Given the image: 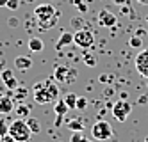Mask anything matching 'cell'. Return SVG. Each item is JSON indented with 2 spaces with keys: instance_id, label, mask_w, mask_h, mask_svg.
<instances>
[{
  "instance_id": "obj_1",
  "label": "cell",
  "mask_w": 148,
  "mask_h": 142,
  "mask_svg": "<svg viewBox=\"0 0 148 142\" xmlns=\"http://www.w3.org/2000/svg\"><path fill=\"white\" fill-rule=\"evenodd\" d=\"M32 16H34V20H38L39 27L43 29V30L52 29V27L57 23V20H59V13L54 9V5H52V4H41V5H38L34 9Z\"/></svg>"
},
{
  "instance_id": "obj_2",
  "label": "cell",
  "mask_w": 148,
  "mask_h": 142,
  "mask_svg": "<svg viewBox=\"0 0 148 142\" xmlns=\"http://www.w3.org/2000/svg\"><path fill=\"white\" fill-rule=\"evenodd\" d=\"M9 135L13 137L14 142H29L32 132H30V128L27 126V121L18 117L9 124Z\"/></svg>"
},
{
  "instance_id": "obj_3",
  "label": "cell",
  "mask_w": 148,
  "mask_h": 142,
  "mask_svg": "<svg viewBox=\"0 0 148 142\" xmlns=\"http://www.w3.org/2000/svg\"><path fill=\"white\" fill-rule=\"evenodd\" d=\"M73 45L82 48V50H88L95 45V36H93V32L88 30V29H80L77 30L75 34H73Z\"/></svg>"
},
{
  "instance_id": "obj_4",
  "label": "cell",
  "mask_w": 148,
  "mask_h": 142,
  "mask_svg": "<svg viewBox=\"0 0 148 142\" xmlns=\"http://www.w3.org/2000/svg\"><path fill=\"white\" fill-rule=\"evenodd\" d=\"M32 94H34V101H36L38 105H48V103L54 101V98H52V94H50L48 89H47L45 80L34 84V87H32Z\"/></svg>"
},
{
  "instance_id": "obj_5",
  "label": "cell",
  "mask_w": 148,
  "mask_h": 142,
  "mask_svg": "<svg viewBox=\"0 0 148 142\" xmlns=\"http://www.w3.org/2000/svg\"><path fill=\"white\" fill-rule=\"evenodd\" d=\"M91 135L95 140H107L112 137V126L107 121H97L91 126Z\"/></svg>"
},
{
  "instance_id": "obj_6",
  "label": "cell",
  "mask_w": 148,
  "mask_h": 142,
  "mask_svg": "<svg viewBox=\"0 0 148 142\" xmlns=\"http://www.w3.org/2000/svg\"><path fill=\"white\" fill-rule=\"evenodd\" d=\"M132 112V105L127 101V100H118L114 105H112V116L118 123H123L127 121V117H129V114Z\"/></svg>"
},
{
  "instance_id": "obj_7",
  "label": "cell",
  "mask_w": 148,
  "mask_h": 142,
  "mask_svg": "<svg viewBox=\"0 0 148 142\" xmlns=\"http://www.w3.org/2000/svg\"><path fill=\"white\" fill-rule=\"evenodd\" d=\"M77 78V71L71 69V68H66V66H57L56 71H54V80L57 84H71L73 80Z\"/></svg>"
},
{
  "instance_id": "obj_8",
  "label": "cell",
  "mask_w": 148,
  "mask_h": 142,
  "mask_svg": "<svg viewBox=\"0 0 148 142\" xmlns=\"http://www.w3.org/2000/svg\"><path fill=\"white\" fill-rule=\"evenodd\" d=\"M134 64H136L137 73L141 76H145V78H148V48H145V50H141L137 53Z\"/></svg>"
},
{
  "instance_id": "obj_9",
  "label": "cell",
  "mask_w": 148,
  "mask_h": 142,
  "mask_svg": "<svg viewBox=\"0 0 148 142\" xmlns=\"http://www.w3.org/2000/svg\"><path fill=\"white\" fill-rule=\"evenodd\" d=\"M97 21H98V25H100V27L111 29V27H114V25H116V21H118V18H116V14L112 13V11H109V9H102L100 13H98V18H97Z\"/></svg>"
},
{
  "instance_id": "obj_10",
  "label": "cell",
  "mask_w": 148,
  "mask_h": 142,
  "mask_svg": "<svg viewBox=\"0 0 148 142\" xmlns=\"http://www.w3.org/2000/svg\"><path fill=\"white\" fill-rule=\"evenodd\" d=\"M14 110L13 96H0V114H11Z\"/></svg>"
},
{
  "instance_id": "obj_11",
  "label": "cell",
  "mask_w": 148,
  "mask_h": 142,
  "mask_svg": "<svg viewBox=\"0 0 148 142\" xmlns=\"http://www.w3.org/2000/svg\"><path fill=\"white\" fill-rule=\"evenodd\" d=\"M14 66L16 69H22V71H27L32 68V59H30L29 55H18L14 59Z\"/></svg>"
},
{
  "instance_id": "obj_12",
  "label": "cell",
  "mask_w": 148,
  "mask_h": 142,
  "mask_svg": "<svg viewBox=\"0 0 148 142\" xmlns=\"http://www.w3.org/2000/svg\"><path fill=\"white\" fill-rule=\"evenodd\" d=\"M68 45H73V34H71V32H62V34L59 36V39H57L56 48L57 50H62V48L68 46Z\"/></svg>"
},
{
  "instance_id": "obj_13",
  "label": "cell",
  "mask_w": 148,
  "mask_h": 142,
  "mask_svg": "<svg viewBox=\"0 0 148 142\" xmlns=\"http://www.w3.org/2000/svg\"><path fill=\"white\" fill-rule=\"evenodd\" d=\"M45 84H47L48 92L52 94V98H54V101H56V100H59V85H57V82H56L54 78H47V80H45Z\"/></svg>"
},
{
  "instance_id": "obj_14",
  "label": "cell",
  "mask_w": 148,
  "mask_h": 142,
  "mask_svg": "<svg viewBox=\"0 0 148 142\" xmlns=\"http://www.w3.org/2000/svg\"><path fill=\"white\" fill-rule=\"evenodd\" d=\"M68 110H70V108H68V105L64 103L62 98L56 100V103H54V112H56V116H66Z\"/></svg>"
},
{
  "instance_id": "obj_15",
  "label": "cell",
  "mask_w": 148,
  "mask_h": 142,
  "mask_svg": "<svg viewBox=\"0 0 148 142\" xmlns=\"http://www.w3.org/2000/svg\"><path fill=\"white\" fill-rule=\"evenodd\" d=\"M43 41H41L39 37H30L29 39V50L30 52H41V50H43Z\"/></svg>"
},
{
  "instance_id": "obj_16",
  "label": "cell",
  "mask_w": 148,
  "mask_h": 142,
  "mask_svg": "<svg viewBox=\"0 0 148 142\" xmlns=\"http://www.w3.org/2000/svg\"><path fill=\"white\" fill-rule=\"evenodd\" d=\"M64 103L68 105V108L71 110V108H77V100H79V96L75 94V92H68V94H64Z\"/></svg>"
},
{
  "instance_id": "obj_17",
  "label": "cell",
  "mask_w": 148,
  "mask_h": 142,
  "mask_svg": "<svg viewBox=\"0 0 148 142\" xmlns=\"http://www.w3.org/2000/svg\"><path fill=\"white\" fill-rule=\"evenodd\" d=\"M16 114H18V117H20V119L29 117V114H30V107H29V105H25V103H20V105L16 107Z\"/></svg>"
},
{
  "instance_id": "obj_18",
  "label": "cell",
  "mask_w": 148,
  "mask_h": 142,
  "mask_svg": "<svg viewBox=\"0 0 148 142\" xmlns=\"http://www.w3.org/2000/svg\"><path fill=\"white\" fill-rule=\"evenodd\" d=\"M27 126L30 128V132H32V133H39L41 132V124H39L38 119H34V117H29L27 119Z\"/></svg>"
},
{
  "instance_id": "obj_19",
  "label": "cell",
  "mask_w": 148,
  "mask_h": 142,
  "mask_svg": "<svg viewBox=\"0 0 148 142\" xmlns=\"http://www.w3.org/2000/svg\"><path fill=\"white\" fill-rule=\"evenodd\" d=\"M68 128L71 132H82V128H84L82 119H71V121H68Z\"/></svg>"
},
{
  "instance_id": "obj_20",
  "label": "cell",
  "mask_w": 148,
  "mask_h": 142,
  "mask_svg": "<svg viewBox=\"0 0 148 142\" xmlns=\"http://www.w3.org/2000/svg\"><path fill=\"white\" fill-rule=\"evenodd\" d=\"M27 94H29V91H27V89H23V87H18V89H14L13 100H16V101H22V103H23V100L27 98Z\"/></svg>"
},
{
  "instance_id": "obj_21",
  "label": "cell",
  "mask_w": 148,
  "mask_h": 142,
  "mask_svg": "<svg viewBox=\"0 0 148 142\" xmlns=\"http://www.w3.org/2000/svg\"><path fill=\"white\" fill-rule=\"evenodd\" d=\"M86 140H88V139L84 137L82 132H73L71 137H70V142H86Z\"/></svg>"
},
{
  "instance_id": "obj_22",
  "label": "cell",
  "mask_w": 148,
  "mask_h": 142,
  "mask_svg": "<svg viewBox=\"0 0 148 142\" xmlns=\"http://www.w3.org/2000/svg\"><path fill=\"white\" fill-rule=\"evenodd\" d=\"M9 133V124L5 123V119H0V137H5Z\"/></svg>"
},
{
  "instance_id": "obj_23",
  "label": "cell",
  "mask_w": 148,
  "mask_h": 142,
  "mask_svg": "<svg viewBox=\"0 0 148 142\" xmlns=\"http://www.w3.org/2000/svg\"><path fill=\"white\" fill-rule=\"evenodd\" d=\"M13 76H14V75H13V71L9 69V68H7V69H2V71H0V78H2V82H7L9 78H13Z\"/></svg>"
},
{
  "instance_id": "obj_24",
  "label": "cell",
  "mask_w": 148,
  "mask_h": 142,
  "mask_svg": "<svg viewBox=\"0 0 148 142\" xmlns=\"http://www.w3.org/2000/svg\"><path fill=\"white\" fill-rule=\"evenodd\" d=\"M86 107H88V98L79 96V100H77V110H84Z\"/></svg>"
},
{
  "instance_id": "obj_25",
  "label": "cell",
  "mask_w": 148,
  "mask_h": 142,
  "mask_svg": "<svg viewBox=\"0 0 148 142\" xmlns=\"http://www.w3.org/2000/svg\"><path fill=\"white\" fill-rule=\"evenodd\" d=\"M4 84H5V87H7V89H11V91L18 89V80L14 78V76H13V78H9L7 82H4Z\"/></svg>"
},
{
  "instance_id": "obj_26",
  "label": "cell",
  "mask_w": 148,
  "mask_h": 142,
  "mask_svg": "<svg viewBox=\"0 0 148 142\" xmlns=\"http://www.w3.org/2000/svg\"><path fill=\"white\" fill-rule=\"evenodd\" d=\"M129 45L132 46V48H141V37H137V36H134V37H130V41H129Z\"/></svg>"
},
{
  "instance_id": "obj_27",
  "label": "cell",
  "mask_w": 148,
  "mask_h": 142,
  "mask_svg": "<svg viewBox=\"0 0 148 142\" xmlns=\"http://www.w3.org/2000/svg\"><path fill=\"white\" fill-rule=\"evenodd\" d=\"M7 9H11V11H16L20 7V0H7Z\"/></svg>"
},
{
  "instance_id": "obj_28",
  "label": "cell",
  "mask_w": 148,
  "mask_h": 142,
  "mask_svg": "<svg viewBox=\"0 0 148 142\" xmlns=\"http://www.w3.org/2000/svg\"><path fill=\"white\" fill-rule=\"evenodd\" d=\"M84 62H86L88 64V66H97V59H95L93 55H84Z\"/></svg>"
},
{
  "instance_id": "obj_29",
  "label": "cell",
  "mask_w": 148,
  "mask_h": 142,
  "mask_svg": "<svg viewBox=\"0 0 148 142\" xmlns=\"http://www.w3.org/2000/svg\"><path fill=\"white\" fill-rule=\"evenodd\" d=\"M75 5H77V9L80 11V13H86V11H88V5L84 4V2H80V0H77V2H75Z\"/></svg>"
},
{
  "instance_id": "obj_30",
  "label": "cell",
  "mask_w": 148,
  "mask_h": 142,
  "mask_svg": "<svg viewBox=\"0 0 148 142\" xmlns=\"http://www.w3.org/2000/svg\"><path fill=\"white\" fill-rule=\"evenodd\" d=\"M7 23H9V27H13V29H16L18 25H20V21H18V18H9V21H7Z\"/></svg>"
},
{
  "instance_id": "obj_31",
  "label": "cell",
  "mask_w": 148,
  "mask_h": 142,
  "mask_svg": "<svg viewBox=\"0 0 148 142\" xmlns=\"http://www.w3.org/2000/svg\"><path fill=\"white\" fill-rule=\"evenodd\" d=\"M62 117H64V116H57L56 117V126H61L62 124Z\"/></svg>"
},
{
  "instance_id": "obj_32",
  "label": "cell",
  "mask_w": 148,
  "mask_h": 142,
  "mask_svg": "<svg viewBox=\"0 0 148 142\" xmlns=\"http://www.w3.org/2000/svg\"><path fill=\"white\" fill-rule=\"evenodd\" d=\"M112 2H114L116 5H125V4H127V0H112Z\"/></svg>"
},
{
  "instance_id": "obj_33",
  "label": "cell",
  "mask_w": 148,
  "mask_h": 142,
  "mask_svg": "<svg viewBox=\"0 0 148 142\" xmlns=\"http://www.w3.org/2000/svg\"><path fill=\"white\" fill-rule=\"evenodd\" d=\"M7 5V0H0V7H5Z\"/></svg>"
},
{
  "instance_id": "obj_34",
  "label": "cell",
  "mask_w": 148,
  "mask_h": 142,
  "mask_svg": "<svg viewBox=\"0 0 148 142\" xmlns=\"http://www.w3.org/2000/svg\"><path fill=\"white\" fill-rule=\"evenodd\" d=\"M139 103H146V96H141L139 98Z\"/></svg>"
},
{
  "instance_id": "obj_35",
  "label": "cell",
  "mask_w": 148,
  "mask_h": 142,
  "mask_svg": "<svg viewBox=\"0 0 148 142\" xmlns=\"http://www.w3.org/2000/svg\"><path fill=\"white\" fill-rule=\"evenodd\" d=\"M137 2H139V4H143V5H146V4H148V0H137Z\"/></svg>"
},
{
  "instance_id": "obj_36",
  "label": "cell",
  "mask_w": 148,
  "mask_h": 142,
  "mask_svg": "<svg viewBox=\"0 0 148 142\" xmlns=\"http://www.w3.org/2000/svg\"><path fill=\"white\" fill-rule=\"evenodd\" d=\"M0 142H2V137H0Z\"/></svg>"
}]
</instances>
